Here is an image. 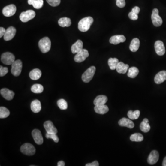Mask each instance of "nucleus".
I'll return each instance as SVG.
<instances>
[{"instance_id":"a19ab883","label":"nucleus","mask_w":166,"mask_h":166,"mask_svg":"<svg viewBox=\"0 0 166 166\" xmlns=\"http://www.w3.org/2000/svg\"><path fill=\"white\" fill-rule=\"evenodd\" d=\"M129 18L133 20H136L138 19V15L133 12H130L128 14Z\"/></svg>"},{"instance_id":"79ce46f5","label":"nucleus","mask_w":166,"mask_h":166,"mask_svg":"<svg viewBox=\"0 0 166 166\" xmlns=\"http://www.w3.org/2000/svg\"><path fill=\"white\" fill-rule=\"evenodd\" d=\"M86 166H99V164L98 162L97 161H95L91 163H87L86 164Z\"/></svg>"},{"instance_id":"9d476101","label":"nucleus","mask_w":166,"mask_h":166,"mask_svg":"<svg viewBox=\"0 0 166 166\" xmlns=\"http://www.w3.org/2000/svg\"><path fill=\"white\" fill-rule=\"evenodd\" d=\"M16 12V6L14 4H10L6 6L2 9V14L6 17H10L15 14Z\"/></svg>"},{"instance_id":"5701e85b","label":"nucleus","mask_w":166,"mask_h":166,"mask_svg":"<svg viewBox=\"0 0 166 166\" xmlns=\"http://www.w3.org/2000/svg\"><path fill=\"white\" fill-rule=\"evenodd\" d=\"M107 98L104 95H99L94 101V104L95 106L105 104L107 102Z\"/></svg>"},{"instance_id":"0eeeda50","label":"nucleus","mask_w":166,"mask_h":166,"mask_svg":"<svg viewBox=\"0 0 166 166\" xmlns=\"http://www.w3.org/2000/svg\"><path fill=\"white\" fill-rule=\"evenodd\" d=\"M151 20L153 25L156 27H159L162 25L163 21L161 17L159 16V10L157 8H154L152 11Z\"/></svg>"},{"instance_id":"2f4dec72","label":"nucleus","mask_w":166,"mask_h":166,"mask_svg":"<svg viewBox=\"0 0 166 166\" xmlns=\"http://www.w3.org/2000/svg\"><path fill=\"white\" fill-rule=\"evenodd\" d=\"M31 91L34 93H41L44 91V87L40 84H35L31 87Z\"/></svg>"},{"instance_id":"393cba45","label":"nucleus","mask_w":166,"mask_h":166,"mask_svg":"<svg viewBox=\"0 0 166 166\" xmlns=\"http://www.w3.org/2000/svg\"><path fill=\"white\" fill-rule=\"evenodd\" d=\"M140 46V41L137 38H134L131 42L130 45V50L131 52H135L137 51Z\"/></svg>"},{"instance_id":"f03ea898","label":"nucleus","mask_w":166,"mask_h":166,"mask_svg":"<svg viewBox=\"0 0 166 166\" xmlns=\"http://www.w3.org/2000/svg\"><path fill=\"white\" fill-rule=\"evenodd\" d=\"M51 41L48 37H44L38 42V46L43 53L49 52L51 48Z\"/></svg>"},{"instance_id":"ea45409f","label":"nucleus","mask_w":166,"mask_h":166,"mask_svg":"<svg viewBox=\"0 0 166 166\" xmlns=\"http://www.w3.org/2000/svg\"><path fill=\"white\" fill-rule=\"evenodd\" d=\"M116 4L118 7L123 8L125 6V0H116Z\"/></svg>"},{"instance_id":"7c9ffc66","label":"nucleus","mask_w":166,"mask_h":166,"mask_svg":"<svg viewBox=\"0 0 166 166\" xmlns=\"http://www.w3.org/2000/svg\"><path fill=\"white\" fill-rule=\"evenodd\" d=\"M130 138L131 141L140 142L143 141V136L141 133H135L131 135Z\"/></svg>"},{"instance_id":"c03bdc74","label":"nucleus","mask_w":166,"mask_h":166,"mask_svg":"<svg viewBox=\"0 0 166 166\" xmlns=\"http://www.w3.org/2000/svg\"><path fill=\"white\" fill-rule=\"evenodd\" d=\"M6 31L5 28L2 27H0V38H2V36H4Z\"/></svg>"},{"instance_id":"c756f323","label":"nucleus","mask_w":166,"mask_h":166,"mask_svg":"<svg viewBox=\"0 0 166 166\" xmlns=\"http://www.w3.org/2000/svg\"><path fill=\"white\" fill-rule=\"evenodd\" d=\"M119 62L118 59L116 58H110L108 59V65L111 70L116 69L118 64Z\"/></svg>"},{"instance_id":"ddd939ff","label":"nucleus","mask_w":166,"mask_h":166,"mask_svg":"<svg viewBox=\"0 0 166 166\" xmlns=\"http://www.w3.org/2000/svg\"><path fill=\"white\" fill-rule=\"evenodd\" d=\"M155 49L156 54L159 56H162L165 54V47L162 41L160 40L156 41L155 44Z\"/></svg>"},{"instance_id":"aec40b11","label":"nucleus","mask_w":166,"mask_h":166,"mask_svg":"<svg viewBox=\"0 0 166 166\" xmlns=\"http://www.w3.org/2000/svg\"><path fill=\"white\" fill-rule=\"evenodd\" d=\"M166 80V71H161L159 72L155 77V82L156 84H161Z\"/></svg>"},{"instance_id":"4be33fe9","label":"nucleus","mask_w":166,"mask_h":166,"mask_svg":"<svg viewBox=\"0 0 166 166\" xmlns=\"http://www.w3.org/2000/svg\"><path fill=\"white\" fill-rule=\"evenodd\" d=\"M42 76V72L39 69L35 68L32 70L29 73V77L32 80H37L40 79Z\"/></svg>"},{"instance_id":"b1692460","label":"nucleus","mask_w":166,"mask_h":166,"mask_svg":"<svg viewBox=\"0 0 166 166\" xmlns=\"http://www.w3.org/2000/svg\"><path fill=\"white\" fill-rule=\"evenodd\" d=\"M129 65L125 64L122 62H119L116 67L117 72L119 74H125L127 72L128 69Z\"/></svg>"},{"instance_id":"de8ad7c7","label":"nucleus","mask_w":166,"mask_h":166,"mask_svg":"<svg viewBox=\"0 0 166 166\" xmlns=\"http://www.w3.org/2000/svg\"><path fill=\"white\" fill-rule=\"evenodd\" d=\"M33 0H28V3L29 5H32Z\"/></svg>"},{"instance_id":"2eb2a0df","label":"nucleus","mask_w":166,"mask_h":166,"mask_svg":"<svg viewBox=\"0 0 166 166\" xmlns=\"http://www.w3.org/2000/svg\"><path fill=\"white\" fill-rule=\"evenodd\" d=\"M159 155L156 150H153L149 154L147 159L148 163L150 165H154L158 161Z\"/></svg>"},{"instance_id":"4c0bfd02","label":"nucleus","mask_w":166,"mask_h":166,"mask_svg":"<svg viewBox=\"0 0 166 166\" xmlns=\"http://www.w3.org/2000/svg\"><path fill=\"white\" fill-rule=\"evenodd\" d=\"M46 1L52 7L58 6L61 3V0H46Z\"/></svg>"},{"instance_id":"a878e982","label":"nucleus","mask_w":166,"mask_h":166,"mask_svg":"<svg viewBox=\"0 0 166 166\" xmlns=\"http://www.w3.org/2000/svg\"><path fill=\"white\" fill-rule=\"evenodd\" d=\"M95 111L97 113L100 114H104L108 112L109 108L105 104L101 105L95 106L94 107Z\"/></svg>"},{"instance_id":"7ed1b4c3","label":"nucleus","mask_w":166,"mask_h":166,"mask_svg":"<svg viewBox=\"0 0 166 166\" xmlns=\"http://www.w3.org/2000/svg\"><path fill=\"white\" fill-rule=\"evenodd\" d=\"M95 67L94 66H92L87 69L82 76L83 81L86 83L91 81L95 74Z\"/></svg>"},{"instance_id":"49530a36","label":"nucleus","mask_w":166,"mask_h":166,"mask_svg":"<svg viewBox=\"0 0 166 166\" xmlns=\"http://www.w3.org/2000/svg\"><path fill=\"white\" fill-rule=\"evenodd\" d=\"M162 165L163 166H166V157L164 158Z\"/></svg>"},{"instance_id":"f8f14e48","label":"nucleus","mask_w":166,"mask_h":166,"mask_svg":"<svg viewBox=\"0 0 166 166\" xmlns=\"http://www.w3.org/2000/svg\"><path fill=\"white\" fill-rule=\"evenodd\" d=\"M16 33V28H14L13 26H10L8 27L6 30V32L4 35V39L6 41H9L12 40Z\"/></svg>"},{"instance_id":"c9c22d12","label":"nucleus","mask_w":166,"mask_h":166,"mask_svg":"<svg viewBox=\"0 0 166 166\" xmlns=\"http://www.w3.org/2000/svg\"><path fill=\"white\" fill-rule=\"evenodd\" d=\"M43 0H33L32 5L36 9H40L43 6Z\"/></svg>"},{"instance_id":"dca6fc26","label":"nucleus","mask_w":166,"mask_h":166,"mask_svg":"<svg viewBox=\"0 0 166 166\" xmlns=\"http://www.w3.org/2000/svg\"><path fill=\"white\" fill-rule=\"evenodd\" d=\"M0 93L2 97L7 100H11L14 96V93L7 88L2 89L1 90Z\"/></svg>"},{"instance_id":"c85d7f7f","label":"nucleus","mask_w":166,"mask_h":166,"mask_svg":"<svg viewBox=\"0 0 166 166\" xmlns=\"http://www.w3.org/2000/svg\"><path fill=\"white\" fill-rule=\"evenodd\" d=\"M138 74H139V70L137 68L134 67H131L129 69L127 76L129 78L133 79L136 78Z\"/></svg>"},{"instance_id":"473e14b6","label":"nucleus","mask_w":166,"mask_h":166,"mask_svg":"<svg viewBox=\"0 0 166 166\" xmlns=\"http://www.w3.org/2000/svg\"><path fill=\"white\" fill-rule=\"evenodd\" d=\"M140 112L138 110L132 111V110H129L127 113V116L130 119L134 120L137 119L139 118L140 116Z\"/></svg>"},{"instance_id":"cd10ccee","label":"nucleus","mask_w":166,"mask_h":166,"mask_svg":"<svg viewBox=\"0 0 166 166\" xmlns=\"http://www.w3.org/2000/svg\"><path fill=\"white\" fill-rule=\"evenodd\" d=\"M72 24L71 19L68 17H63L59 19L58 24L61 27H69Z\"/></svg>"},{"instance_id":"f3484780","label":"nucleus","mask_w":166,"mask_h":166,"mask_svg":"<svg viewBox=\"0 0 166 166\" xmlns=\"http://www.w3.org/2000/svg\"><path fill=\"white\" fill-rule=\"evenodd\" d=\"M126 40V38L124 35H114L111 37L110 39V44L117 45L120 43H124Z\"/></svg>"},{"instance_id":"e433bc0d","label":"nucleus","mask_w":166,"mask_h":166,"mask_svg":"<svg viewBox=\"0 0 166 166\" xmlns=\"http://www.w3.org/2000/svg\"><path fill=\"white\" fill-rule=\"evenodd\" d=\"M45 137L48 139L50 138V139H53L55 143H58L59 142V139L58 136H57L56 134L46 133Z\"/></svg>"},{"instance_id":"a18cd8bd","label":"nucleus","mask_w":166,"mask_h":166,"mask_svg":"<svg viewBox=\"0 0 166 166\" xmlns=\"http://www.w3.org/2000/svg\"><path fill=\"white\" fill-rule=\"evenodd\" d=\"M65 165V162H64L62 161H59L57 163V166H64Z\"/></svg>"},{"instance_id":"72a5a7b5","label":"nucleus","mask_w":166,"mask_h":166,"mask_svg":"<svg viewBox=\"0 0 166 166\" xmlns=\"http://www.w3.org/2000/svg\"><path fill=\"white\" fill-rule=\"evenodd\" d=\"M10 115V112L8 109L4 107H0V118L4 119L7 118Z\"/></svg>"},{"instance_id":"f704fd0d","label":"nucleus","mask_w":166,"mask_h":166,"mask_svg":"<svg viewBox=\"0 0 166 166\" xmlns=\"http://www.w3.org/2000/svg\"><path fill=\"white\" fill-rule=\"evenodd\" d=\"M57 105L59 108L62 110H67L68 107V103L66 100L63 99H61L57 101Z\"/></svg>"},{"instance_id":"f257e3e1","label":"nucleus","mask_w":166,"mask_h":166,"mask_svg":"<svg viewBox=\"0 0 166 166\" xmlns=\"http://www.w3.org/2000/svg\"><path fill=\"white\" fill-rule=\"evenodd\" d=\"M94 20L92 17H85L81 19L78 23V28L82 32H86L88 31L91 25L93 23Z\"/></svg>"},{"instance_id":"58836bf2","label":"nucleus","mask_w":166,"mask_h":166,"mask_svg":"<svg viewBox=\"0 0 166 166\" xmlns=\"http://www.w3.org/2000/svg\"><path fill=\"white\" fill-rule=\"evenodd\" d=\"M8 72V68L6 67H3L2 66H0V76L3 77Z\"/></svg>"},{"instance_id":"39448f33","label":"nucleus","mask_w":166,"mask_h":166,"mask_svg":"<svg viewBox=\"0 0 166 166\" xmlns=\"http://www.w3.org/2000/svg\"><path fill=\"white\" fill-rule=\"evenodd\" d=\"M11 72L12 74L14 76H19L20 74L22 71V62L20 60H17L14 61L12 64Z\"/></svg>"},{"instance_id":"1a4fd4ad","label":"nucleus","mask_w":166,"mask_h":166,"mask_svg":"<svg viewBox=\"0 0 166 166\" xmlns=\"http://www.w3.org/2000/svg\"><path fill=\"white\" fill-rule=\"evenodd\" d=\"M89 56L88 51L86 49H83L77 53L74 60L76 62L80 63L84 62Z\"/></svg>"},{"instance_id":"9b49d317","label":"nucleus","mask_w":166,"mask_h":166,"mask_svg":"<svg viewBox=\"0 0 166 166\" xmlns=\"http://www.w3.org/2000/svg\"><path fill=\"white\" fill-rule=\"evenodd\" d=\"M32 136L34 139V141L38 145H41L44 142L43 136L41 131L38 129H34L32 131Z\"/></svg>"},{"instance_id":"6ab92c4d","label":"nucleus","mask_w":166,"mask_h":166,"mask_svg":"<svg viewBox=\"0 0 166 166\" xmlns=\"http://www.w3.org/2000/svg\"><path fill=\"white\" fill-rule=\"evenodd\" d=\"M83 43L81 40H78L71 47V51L73 54H77L83 49Z\"/></svg>"},{"instance_id":"bb28decb","label":"nucleus","mask_w":166,"mask_h":166,"mask_svg":"<svg viewBox=\"0 0 166 166\" xmlns=\"http://www.w3.org/2000/svg\"><path fill=\"white\" fill-rule=\"evenodd\" d=\"M140 128L143 132L145 133L149 132L150 131V126L148 119L145 118L143 119V121L140 124Z\"/></svg>"},{"instance_id":"412c9836","label":"nucleus","mask_w":166,"mask_h":166,"mask_svg":"<svg viewBox=\"0 0 166 166\" xmlns=\"http://www.w3.org/2000/svg\"><path fill=\"white\" fill-rule=\"evenodd\" d=\"M31 110L35 113H39L41 111V104L40 101L38 100H35L32 101L31 104Z\"/></svg>"},{"instance_id":"37998d69","label":"nucleus","mask_w":166,"mask_h":166,"mask_svg":"<svg viewBox=\"0 0 166 166\" xmlns=\"http://www.w3.org/2000/svg\"><path fill=\"white\" fill-rule=\"evenodd\" d=\"M132 12H133V13L136 14H139V12H140V8L137 6H136L134 7L131 10Z\"/></svg>"},{"instance_id":"423d86ee","label":"nucleus","mask_w":166,"mask_h":166,"mask_svg":"<svg viewBox=\"0 0 166 166\" xmlns=\"http://www.w3.org/2000/svg\"><path fill=\"white\" fill-rule=\"evenodd\" d=\"M1 61L5 65H12L15 61V56L10 52H5L2 55Z\"/></svg>"},{"instance_id":"6e6552de","label":"nucleus","mask_w":166,"mask_h":166,"mask_svg":"<svg viewBox=\"0 0 166 166\" xmlns=\"http://www.w3.org/2000/svg\"><path fill=\"white\" fill-rule=\"evenodd\" d=\"M36 16L35 11L32 10H28L21 13L20 15V19L23 22H27L33 19Z\"/></svg>"},{"instance_id":"20e7f679","label":"nucleus","mask_w":166,"mask_h":166,"mask_svg":"<svg viewBox=\"0 0 166 166\" xmlns=\"http://www.w3.org/2000/svg\"><path fill=\"white\" fill-rule=\"evenodd\" d=\"M20 151L26 155H33L36 153V149L32 144L30 143H24L20 148Z\"/></svg>"},{"instance_id":"a211bd4d","label":"nucleus","mask_w":166,"mask_h":166,"mask_svg":"<svg viewBox=\"0 0 166 166\" xmlns=\"http://www.w3.org/2000/svg\"><path fill=\"white\" fill-rule=\"evenodd\" d=\"M118 124L120 126L128 127L129 128L132 129L134 127V124L133 121L126 118H123L120 119L119 121Z\"/></svg>"},{"instance_id":"4468645a","label":"nucleus","mask_w":166,"mask_h":166,"mask_svg":"<svg viewBox=\"0 0 166 166\" xmlns=\"http://www.w3.org/2000/svg\"><path fill=\"white\" fill-rule=\"evenodd\" d=\"M44 126L47 133L57 134L58 132V131L54 126L52 121L50 120L45 121L44 123Z\"/></svg>"}]
</instances>
